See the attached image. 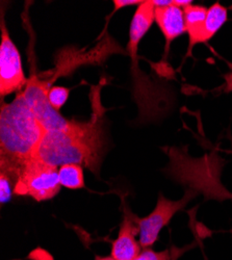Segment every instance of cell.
I'll return each mask as SVG.
<instances>
[{
	"mask_svg": "<svg viewBox=\"0 0 232 260\" xmlns=\"http://www.w3.org/2000/svg\"><path fill=\"white\" fill-rule=\"evenodd\" d=\"M208 9L202 6L191 5L183 8L185 27L188 34L189 48H193L199 43H205L204 24Z\"/></svg>",
	"mask_w": 232,
	"mask_h": 260,
	"instance_id": "cell-10",
	"label": "cell"
},
{
	"mask_svg": "<svg viewBox=\"0 0 232 260\" xmlns=\"http://www.w3.org/2000/svg\"><path fill=\"white\" fill-rule=\"evenodd\" d=\"M143 2H140V0H115L114 6H115V11L117 12L118 10L125 8V7H131V6H141Z\"/></svg>",
	"mask_w": 232,
	"mask_h": 260,
	"instance_id": "cell-17",
	"label": "cell"
},
{
	"mask_svg": "<svg viewBox=\"0 0 232 260\" xmlns=\"http://www.w3.org/2000/svg\"><path fill=\"white\" fill-rule=\"evenodd\" d=\"M172 253L170 251H162V252H155L149 249H143L139 256H137L134 260H171Z\"/></svg>",
	"mask_w": 232,
	"mask_h": 260,
	"instance_id": "cell-15",
	"label": "cell"
},
{
	"mask_svg": "<svg viewBox=\"0 0 232 260\" xmlns=\"http://www.w3.org/2000/svg\"><path fill=\"white\" fill-rule=\"evenodd\" d=\"M15 184L16 180L11 175H9L8 173L2 172V174H0V202H2V204L10 201Z\"/></svg>",
	"mask_w": 232,
	"mask_h": 260,
	"instance_id": "cell-14",
	"label": "cell"
},
{
	"mask_svg": "<svg viewBox=\"0 0 232 260\" xmlns=\"http://www.w3.org/2000/svg\"><path fill=\"white\" fill-rule=\"evenodd\" d=\"M227 21V10L219 3L210 7L207 11L204 24L205 42L212 39Z\"/></svg>",
	"mask_w": 232,
	"mask_h": 260,
	"instance_id": "cell-11",
	"label": "cell"
},
{
	"mask_svg": "<svg viewBox=\"0 0 232 260\" xmlns=\"http://www.w3.org/2000/svg\"><path fill=\"white\" fill-rule=\"evenodd\" d=\"M152 2H153V5L155 6V8L170 6L173 3V2H170V0H164V2H162V0H152Z\"/></svg>",
	"mask_w": 232,
	"mask_h": 260,
	"instance_id": "cell-18",
	"label": "cell"
},
{
	"mask_svg": "<svg viewBox=\"0 0 232 260\" xmlns=\"http://www.w3.org/2000/svg\"><path fill=\"white\" fill-rule=\"evenodd\" d=\"M155 21V6L152 0L143 2L136 11L131 20L129 30L128 49L132 54L137 52L138 45L146 32L149 30L152 23Z\"/></svg>",
	"mask_w": 232,
	"mask_h": 260,
	"instance_id": "cell-9",
	"label": "cell"
},
{
	"mask_svg": "<svg viewBox=\"0 0 232 260\" xmlns=\"http://www.w3.org/2000/svg\"><path fill=\"white\" fill-rule=\"evenodd\" d=\"M20 53L3 24L2 45H0V94L2 97L19 92L26 86Z\"/></svg>",
	"mask_w": 232,
	"mask_h": 260,
	"instance_id": "cell-6",
	"label": "cell"
},
{
	"mask_svg": "<svg viewBox=\"0 0 232 260\" xmlns=\"http://www.w3.org/2000/svg\"><path fill=\"white\" fill-rule=\"evenodd\" d=\"M46 133L22 93L11 103H4L0 113L2 172L8 173L17 181L21 167L36 156Z\"/></svg>",
	"mask_w": 232,
	"mask_h": 260,
	"instance_id": "cell-1",
	"label": "cell"
},
{
	"mask_svg": "<svg viewBox=\"0 0 232 260\" xmlns=\"http://www.w3.org/2000/svg\"><path fill=\"white\" fill-rule=\"evenodd\" d=\"M28 258L32 259V260H53L52 256L45 250L43 249H36L35 251H32Z\"/></svg>",
	"mask_w": 232,
	"mask_h": 260,
	"instance_id": "cell-16",
	"label": "cell"
},
{
	"mask_svg": "<svg viewBox=\"0 0 232 260\" xmlns=\"http://www.w3.org/2000/svg\"><path fill=\"white\" fill-rule=\"evenodd\" d=\"M58 178L61 186L78 189L84 186L82 167L76 164H67L58 169Z\"/></svg>",
	"mask_w": 232,
	"mask_h": 260,
	"instance_id": "cell-12",
	"label": "cell"
},
{
	"mask_svg": "<svg viewBox=\"0 0 232 260\" xmlns=\"http://www.w3.org/2000/svg\"><path fill=\"white\" fill-rule=\"evenodd\" d=\"M172 259L171 260H176L178 257H179V255L181 254V251L180 250H177L176 248H173V250H172Z\"/></svg>",
	"mask_w": 232,
	"mask_h": 260,
	"instance_id": "cell-19",
	"label": "cell"
},
{
	"mask_svg": "<svg viewBox=\"0 0 232 260\" xmlns=\"http://www.w3.org/2000/svg\"><path fill=\"white\" fill-rule=\"evenodd\" d=\"M140 233L138 218L131 212L125 211L118 237L112 246V256L117 260H134L142 252V247L136 236Z\"/></svg>",
	"mask_w": 232,
	"mask_h": 260,
	"instance_id": "cell-7",
	"label": "cell"
},
{
	"mask_svg": "<svg viewBox=\"0 0 232 260\" xmlns=\"http://www.w3.org/2000/svg\"><path fill=\"white\" fill-rule=\"evenodd\" d=\"M155 21L167 41V47L170 43L186 31L183 9L173 3L167 7L155 8Z\"/></svg>",
	"mask_w": 232,
	"mask_h": 260,
	"instance_id": "cell-8",
	"label": "cell"
},
{
	"mask_svg": "<svg viewBox=\"0 0 232 260\" xmlns=\"http://www.w3.org/2000/svg\"><path fill=\"white\" fill-rule=\"evenodd\" d=\"M95 260H117L115 259L112 255L111 256H107V257H100V256H96Z\"/></svg>",
	"mask_w": 232,
	"mask_h": 260,
	"instance_id": "cell-20",
	"label": "cell"
},
{
	"mask_svg": "<svg viewBox=\"0 0 232 260\" xmlns=\"http://www.w3.org/2000/svg\"><path fill=\"white\" fill-rule=\"evenodd\" d=\"M60 187L57 167L34 157L21 167L14 192L41 202L55 197Z\"/></svg>",
	"mask_w": 232,
	"mask_h": 260,
	"instance_id": "cell-3",
	"label": "cell"
},
{
	"mask_svg": "<svg viewBox=\"0 0 232 260\" xmlns=\"http://www.w3.org/2000/svg\"><path fill=\"white\" fill-rule=\"evenodd\" d=\"M49 83L32 77L27 81L25 89L21 92L30 110L45 127L47 132L65 129L71 121L62 117L58 111L51 105L48 99Z\"/></svg>",
	"mask_w": 232,
	"mask_h": 260,
	"instance_id": "cell-5",
	"label": "cell"
},
{
	"mask_svg": "<svg viewBox=\"0 0 232 260\" xmlns=\"http://www.w3.org/2000/svg\"><path fill=\"white\" fill-rule=\"evenodd\" d=\"M103 147L97 124L71 121L65 129L47 132L35 157L54 167L76 164L98 174Z\"/></svg>",
	"mask_w": 232,
	"mask_h": 260,
	"instance_id": "cell-2",
	"label": "cell"
},
{
	"mask_svg": "<svg viewBox=\"0 0 232 260\" xmlns=\"http://www.w3.org/2000/svg\"><path fill=\"white\" fill-rule=\"evenodd\" d=\"M70 90L65 86H52L48 92V99L51 105L59 112L60 108L64 106L68 100Z\"/></svg>",
	"mask_w": 232,
	"mask_h": 260,
	"instance_id": "cell-13",
	"label": "cell"
},
{
	"mask_svg": "<svg viewBox=\"0 0 232 260\" xmlns=\"http://www.w3.org/2000/svg\"><path fill=\"white\" fill-rule=\"evenodd\" d=\"M195 197L193 191H187L182 199L172 201L159 194L154 210L146 218L139 219L140 245L142 249H149L157 241L161 229L169 224L173 216Z\"/></svg>",
	"mask_w": 232,
	"mask_h": 260,
	"instance_id": "cell-4",
	"label": "cell"
}]
</instances>
